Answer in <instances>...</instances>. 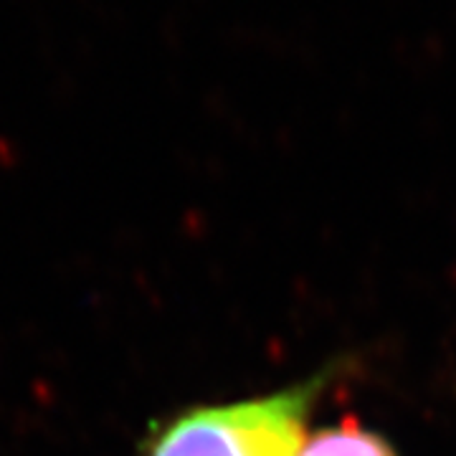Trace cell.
<instances>
[{"label":"cell","instance_id":"6da1fadb","mask_svg":"<svg viewBox=\"0 0 456 456\" xmlns=\"http://www.w3.org/2000/svg\"><path fill=\"white\" fill-rule=\"evenodd\" d=\"M325 380L320 373L236 403L185 408L152 426L137 456H297Z\"/></svg>","mask_w":456,"mask_h":456},{"label":"cell","instance_id":"7a4b0ae2","mask_svg":"<svg viewBox=\"0 0 456 456\" xmlns=\"http://www.w3.org/2000/svg\"><path fill=\"white\" fill-rule=\"evenodd\" d=\"M297 456H398L393 446L358 419L347 416L342 424L322 428L305 439Z\"/></svg>","mask_w":456,"mask_h":456}]
</instances>
